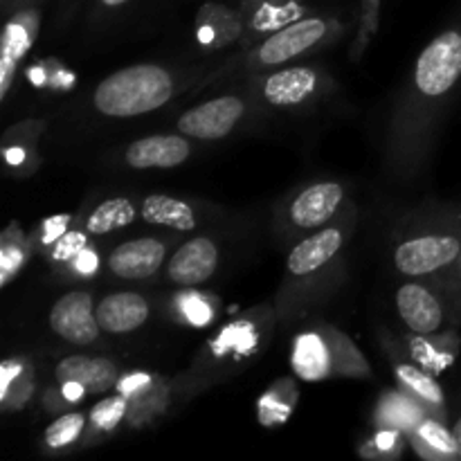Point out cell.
<instances>
[{"mask_svg": "<svg viewBox=\"0 0 461 461\" xmlns=\"http://www.w3.org/2000/svg\"><path fill=\"white\" fill-rule=\"evenodd\" d=\"M189 158V142L180 135H149L126 149V162L133 169H171Z\"/></svg>", "mask_w": 461, "mask_h": 461, "instance_id": "obj_9", "label": "cell"}, {"mask_svg": "<svg viewBox=\"0 0 461 461\" xmlns=\"http://www.w3.org/2000/svg\"><path fill=\"white\" fill-rule=\"evenodd\" d=\"M453 437H455V448H457V457L461 459V417L457 419V421H455Z\"/></svg>", "mask_w": 461, "mask_h": 461, "instance_id": "obj_32", "label": "cell"}, {"mask_svg": "<svg viewBox=\"0 0 461 461\" xmlns=\"http://www.w3.org/2000/svg\"><path fill=\"white\" fill-rule=\"evenodd\" d=\"M124 414H126L124 396H111V399H106V401H102L99 405H95L90 419H93V423L99 428V430H111V428H115L117 423L122 421V417H124Z\"/></svg>", "mask_w": 461, "mask_h": 461, "instance_id": "obj_24", "label": "cell"}, {"mask_svg": "<svg viewBox=\"0 0 461 461\" xmlns=\"http://www.w3.org/2000/svg\"><path fill=\"white\" fill-rule=\"evenodd\" d=\"M293 369L304 381H322L331 374V349L318 333H302L293 349Z\"/></svg>", "mask_w": 461, "mask_h": 461, "instance_id": "obj_17", "label": "cell"}, {"mask_svg": "<svg viewBox=\"0 0 461 461\" xmlns=\"http://www.w3.org/2000/svg\"><path fill=\"white\" fill-rule=\"evenodd\" d=\"M250 18L261 30H279L300 16L302 7L295 0H250Z\"/></svg>", "mask_w": 461, "mask_h": 461, "instance_id": "obj_20", "label": "cell"}, {"mask_svg": "<svg viewBox=\"0 0 461 461\" xmlns=\"http://www.w3.org/2000/svg\"><path fill=\"white\" fill-rule=\"evenodd\" d=\"M185 309H187V315L192 322L205 324L207 320H210V309H207L205 302L192 300V302H187V306H185Z\"/></svg>", "mask_w": 461, "mask_h": 461, "instance_id": "obj_27", "label": "cell"}, {"mask_svg": "<svg viewBox=\"0 0 461 461\" xmlns=\"http://www.w3.org/2000/svg\"><path fill=\"white\" fill-rule=\"evenodd\" d=\"M419 439H421L426 446H430L432 450H437V453L457 457V448H455L453 432H448L444 426H439L437 421H423L421 426H419Z\"/></svg>", "mask_w": 461, "mask_h": 461, "instance_id": "obj_23", "label": "cell"}, {"mask_svg": "<svg viewBox=\"0 0 461 461\" xmlns=\"http://www.w3.org/2000/svg\"><path fill=\"white\" fill-rule=\"evenodd\" d=\"M135 210L133 203L129 198H111V201L102 203L93 214L86 221V230L90 234H106L117 228H126L133 223Z\"/></svg>", "mask_w": 461, "mask_h": 461, "instance_id": "obj_19", "label": "cell"}, {"mask_svg": "<svg viewBox=\"0 0 461 461\" xmlns=\"http://www.w3.org/2000/svg\"><path fill=\"white\" fill-rule=\"evenodd\" d=\"M394 441H396L394 432H383V435L376 437V446H381V448H390Z\"/></svg>", "mask_w": 461, "mask_h": 461, "instance_id": "obj_31", "label": "cell"}, {"mask_svg": "<svg viewBox=\"0 0 461 461\" xmlns=\"http://www.w3.org/2000/svg\"><path fill=\"white\" fill-rule=\"evenodd\" d=\"M18 372H21V367H18V365H14V363H5L3 365V392H7L9 378H12L14 374H18Z\"/></svg>", "mask_w": 461, "mask_h": 461, "instance_id": "obj_30", "label": "cell"}, {"mask_svg": "<svg viewBox=\"0 0 461 461\" xmlns=\"http://www.w3.org/2000/svg\"><path fill=\"white\" fill-rule=\"evenodd\" d=\"M99 329L106 333H129L149 320V304L138 293H115L95 309Z\"/></svg>", "mask_w": 461, "mask_h": 461, "instance_id": "obj_12", "label": "cell"}, {"mask_svg": "<svg viewBox=\"0 0 461 461\" xmlns=\"http://www.w3.org/2000/svg\"><path fill=\"white\" fill-rule=\"evenodd\" d=\"M57 378L61 383L77 381L93 394L106 392L115 385L117 367L108 358H88V356H68L59 363Z\"/></svg>", "mask_w": 461, "mask_h": 461, "instance_id": "obj_15", "label": "cell"}, {"mask_svg": "<svg viewBox=\"0 0 461 461\" xmlns=\"http://www.w3.org/2000/svg\"><path fill=\"white\" fill-rule=\"evenodd\" d=\"M396 306L408 324V329L419 336H430L444 322V309H441L439 300L432 295L428 288L419 286V284H405L396 293Z\"/></svg>", "mask_w": 461, "mask_h": 461, "instance_id": "obj_10", "label": "cell"}, {"mask_svg": "<svg viewBox=\"0 0 461 461\" xmlns=\"http://www.w3.org/2000/svg\"><path fill=\"white\" fill-rule=\"evenodd\" d=\"M167 248L158 239H135L117 246L108 257V268L122 279H147L165 264Z\"/></svg>", "mask_w": 461, "mask_h": 461, "instance_id": "obj_8", "label": "cell"}, {"mask_svg": "<svg viewBox=\"0 0 461 461\" xmlns=\"http://www.w3.org/2000/svg\"><path fill=\"white\" fill-rule=\"evenodd\" d=\"M342 246V234L340 230L329 228L320 230L313 237L304 239L300 246L293 248V252L288 255V270L297 277H304V275L315 273V270L322 268L324 264L336 257V252Z\"/></svg>", "mask_w": 461, "mask_h": 461, "instance_id": "obj_14", "label": "cell"}, {"mask_svg": "<svg viewBox=\"0 0 461 461\" xmlns=\"http://www.w3.org/2000/svg\"><path fill=\"white\" fill-rule=\"evenodd\" d=\"M77 268H79L81 273H93V270L97 268V257L88 250H81L79 259H77Z\"/></svg>", "mask_w": 461, "mask_h": 461, "instance_id": "obj_28", "label": "cell"}, {"mask_svg": "<svg viewBox=\"0 0 461 461\" xmlns=\"http://www.w3.org/2000/svg\"><path fill=\"white\" fill-rule=\"evenodd\" d=\"M461 239L455 234H426L401 243L394 252L396 268L410 277H421L459 259Z\"/></svg>", "mask_w": 461, "mask_h": 461, "instance_id": "obj_3", "label": "cell"}, {"mask_svg": "<svg viewBox=\"0 0 461 461\" xmlns=\"http://www.w3.org/2000/svg\"><path fill=\"white\" fill-rule=\"evenodd\" d=\"M457 264H459V273H461V252H459V259H457Z\"/></svg>", "mask_w": 461, "mask_h": 461, "instance_id": "obj_34", "label": "cell"}, {"mask_svg": "<svg viewBox=\"0 0 461 461\" xmlns=\"http://www.w3.org/2000/svg\"><path fill=\"white\" fill-rule=\"evenodd\" d=\"M216 266H219L216 246L210 239L198 237L176 250L167 266V275L178 286H201L216 273Z\"/></svg>", "mask_w": 461, "mask_h": 461, "instance_id": "obj_7", "label": "cell"}, {"mask_svg": "<svg viewBox=\"0 0 461 461\" xmlns=\"http://www.w3.org/2000/svg\"><path fill=\"white\" fill-rule=\"evenodd\" d=\"M243 111L246 106L239 97H216L180 115L178 129L187 138L219 140L239 124Z\"/></svg>", "mask_w": 461, "mask_h": 461, "instance_id": "obj_5", "label": "cell"}, {"mask_svg": "<svg viewBox=\"0 0 461 461\" xmlns=\"http://www.w3.org/2000/svg\"><path fill=\"white\" fill-rule=\"evenodd\" d=\"M342 185L318 183L306 187L291 205V221L297 228H318L324 225L342 203Z\"/></svg>", "mask_w": 461, "mask_h": 461, "instance_id": "obj_11", "label": "cell"}, {"mask_svg": "<svg viewBox=\"0 0 461 461\" xmlns=\"http://www.w3.org/2000/svg\"><path fill=\"white\" fill-rule=\"evenodd\" d=\"M174 95V81L160 66L140 63L113 72L95 90V106L106 117H138L162 108Z\"/></svg>", "mask_w": 461, "mask_h": 461, "instance_id": "obj_1", "label": "cell"}, {"mask_svg": "<svg viewBox=\"0 0 461 461\" xmlns=\"http://www.w3.org/2000/svg\"><path fill=\"white\" fill-rule=\"evenodd\" d=\"M129 3V0H102L104 7H120V5Z\"/></svg>", "mask_w": 461, "mask_h": 461, "instance_id": "obj_33", "label": "cell"}, {"mask_svg": "<svg viewBox=\"0 0 461 461\" xmlns=\"http://www.w3.org/2000/svg\"><path fill=\"white\" fill-rule=\"evenodd\" d=\"M461 79V32L446 30L423 50L414 84L426 97H444Z\"/></svg>", "mask_w": 461, "mask_h": 461, "instance_id": "obj_2", "label": "cell"}, {"mask_svg": "<svg viewBox=\"0 0 461 461\" xmlns=\"http://www.w3.org/2000/svg\"><path fill=\"white\" fill-rule=\"evenodd\" d=\"M84 392H88V390H86L81 383H77V381L63 383V396H66L68 401H79L81 396H84Z\"/></svg>", "mask_w": 461, "mask_h": 461, "instance_id": "obj_29", "label": "cell"}, {"mask_svg": "<svg viewBox=\"0 0 461 461\" xmlns=\"http://www.w3.org/2000/svg\"><path fill=\"white\" fill-rule=\"evenodd\" d=\"M149 385L147 374H133V376H126L120 381V392L122 394H133V392L144 390Z\"/></svg>", "mask_w": 461, "mask_h": 461, "instance_id": "obj_26", "label": "cell"}, {"mask_svg": "<svg viewBox=\"0 0 461 461\" xmlns=\"http://www.w3.org/2000/svg\"><path fill=\"white\" fill-rule=\"evenodd\" d=\"M84 414H66V417L57 419L52 426L45 430V441L50 448H63L68 444H75L77 437L84 430Z\"/></svg>", "mask_w": 461, "mask_h": 461, "instance_id": "obj_21", "label": "cell"}, {"mask_svg": "<svg viewBox=\"0 0 461 461\" xmlns=\"http://www.w3.org/2000/svg\"><path fill=\"white\" fill-rule=\"evenodd\" d=\"M36 25H39V16H36L34 9H25V12L16 14L5 27L3 59H0V97L7 95L14 70L30 50L32 39L36 34Z\"/></svg>", "mask_w": 461, "mask_h": 461, "instance_id": "obj_13", "label": "cell"}, {"mask_svg": "<svg viewBox=\"0 0 461 461\" xmlns=\"http://www.w3.org/2000/svg\"><path fill=\"white\" fill-rule=\"evenodd\" d=\"M81 246H84V239H81V234H68L63 241H59V248H57V252H54V257H57V259H70L75 252L84 250Z\"/></svg>", "mask_w": 461, "mask_h": 461, "instance_id": "obj_25", "label": "cell"}, {"mask_svg": "<svg viewBox=\"0 0 461 461\" xmlns=\"http://www.w3.org/2000/svg\"><path fill=\"white\" fill-rule=\"evenodd\" d=\"M50 327L72 345H90L99 338V322L93 311V297L84 291L63 295L50 311Z\"/></svg>", "mask_w": 461, "mask_h": 461, "instance_id": "obj_4", "label": "cell"}, {"mask_svg": "<svg viewBox=\"0 0 461 461\" xmlns=\"http://www.w3.org/2000/svg\"><path fill=\"white\" fill-rule=\"evenodd\" d=\"M329 30V23L322 18H302V21H293L288 25L279 27L277 32L264 41L257 57L264 66H279V63L288 61V59L297 57V54L306 52L313 48Z\"/></svg>", "mask_w": 461, "mask_h": 461, "instance_id": "obj_6", "label": "cell"}, {"mask_svg": "<svg viewBox=\"0 0 461 461\" xmlns=\"http://www.w3.org/2000/svg\"><path fill=\"white\" fill-rule=\"evenodd\" d=\"M142 219L151 225H162V228L180 230V232L196 228V216L192 207L165 194H151L144 198Z\"/></svg>", "mask_w": 461, "mask_h": 461, "instance_id": "obj_18", "label": "cell"}, {"mask_svg": "<svg viewBox=\"0 0 461 461\" xmlns=\"http://www.w3.org/2000/svg\"><path fill=\"white\" fill-rule=\"evenodd\" d=\"M396 374H399L401 383H403L405 387H410L412 392H417V394L423 396L426 401H432V403H441V401H444L439 385H437L430 376H426L423 372H419V369L408 367V365H401L399 372Z\"/></svg>", "mask_w": 461, "mask_h": 461, "instance_id": "obj_22", "label": "cell"}, {"mask_svg": "<svg viewBox=\"0 0 461 461\" xmlns=\"http://www.w3.org/2000/svg\"><path fill=\"white\" fill-rule=\"evenodd\" d=\"M315 88V72L309 68H288L266 79L264 95L275 106H295Z\"/></svg>", "mask_w": 461, "mask_h": 461, "instance_id": "obj_16", "label": "cell"}]
</instances>
